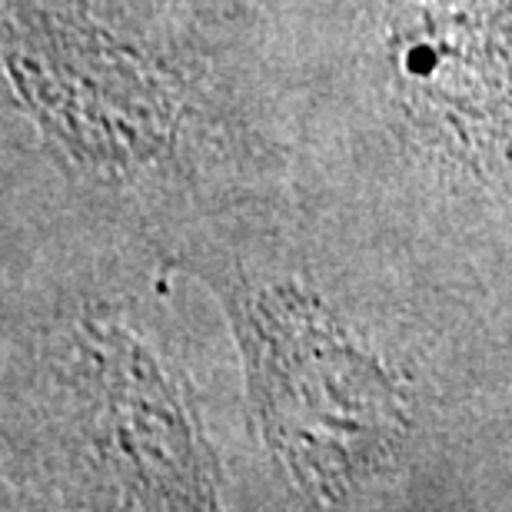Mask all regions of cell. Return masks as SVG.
I'll return each mask as SVG.
<instances>
[{"label":"cell","instance_id":"1","mask_svg":"<svg viewBox=\"0 0 512 512\" xmlns=\"http://www.w3.org/2000/svg\"><path fill=\"white\" fill-rule=\"evenodd\" d=\"M177 263L220 296L256 436L303 506L419 496L449 399L413 326L276 233L213 227Z\"/></svg>","mask_w":512,"mask_h":512},{"label":"cell","instance_id":"2","mask_svg":"<svg viewBox=\"0 0 512 512\" xmlns=\"http://www.w3.org/2000/svg\"><path fill=\"white\" fill-rule=\"evenodd\" d=\"M17 413L64 506L220 509L223 463L190 376L120 300L57 303L30 346Z\"/></svg>","mask_w":512,"mask_h":512},{"label":"cell","instance_id":"3","mask_svg":"<svg viewBox=\"0 0 512 512\" xmlns=\"http://www.w3.org/2000/svg\"><path fill=\"white\" fill-rule=\"evenodd\" d=\"M4 67L20 114L80 180L114 193L197 183L213 114L160 30L94 0H4Z\"/></svg>","mask_w":512,"mask_h":512},{"label":"cell","instance_id":"4","mask_svg":"<svg viewBox=\"0 0 512 512\" xmlns=\"http://www.w3.org/2000/svg\"><path fill=\"white\" fill-rule=\"evenodd\" d=\"M366 114L423 190L459 207L512 197V0H356Z\"/></svg>","mask_w":512,"mask_h":512}]
</instances>
